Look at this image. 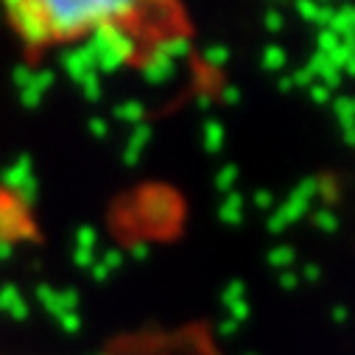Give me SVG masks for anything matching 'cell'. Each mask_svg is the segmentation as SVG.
<instances>
[{
    "mask_svg": "<svg viewBox=\"0 0 355 355\" xmlns=\"http://www.w3.org/2000/svg\"><path fill=\"white\" fill-rule=\"evenodd\" d=\"M42 17L51 31V42H73L78 37H90L96 28L118 23L132 26L143 12L140 3H40Z\"/></svg>",
    "mask_w": 355,
    "mask_h": 355,
    "instance_id": "1",
    "label": "cell"
},
{
    "mask_svg": "<svg viewBox=\"0 0 355 355\" xmlns=\"http://www.w3.org/2000/svg\"><path fill=\"white\" fill-rule=\"evenodd\" d=\"M87 51L93 56L96 73H115L118 67H123L132 56H135V37L129 34L126 26L110 23L96 28L90 37H87Z\"/></svg>",
    "mask_w": 355,
    "mask_h": 355,
    "instance_id": "2",
    "label": "cell"
},
{
    "mask_svg": "<svg viewBox=\"0 0 355 355\" xmlns=\"http://www.w3.org/2000/svg\"><path fill=\"white\" fill-rule=\"evenodd\" d=\"M3 12L9 15V23L15 26V31L20 34V40L28 48H45L51 42V31L48 23L42 17L40 3H28V0H15V3H6Z\"/></svg>",
    "mask_w": 355,
    "mask_h": 355,
    "instance_id": "3",
    "label": "cell"
},
{
    "mask_svg": "<svg viewBox=\"0 0 355 355\" xmlns=\"http://www.w3.org/2000/svg\"><path fill=\"white\" fill-rule=\"evenodd\" d=\"M0 188L6 193H12L23 207H34L37 196H40V182H37V173H34V165L26 154H20L12 165L3 168L0 173Z\"/></svg>",
    "mask_w": 355,
    "mask_h": 355,
    "instance_id": "4",
    "label": "cell"
},
{
    "mask_svg": "<svg viewBox=\"0 0 355 355\" xmlns=\"http://www.w3.org/2000/svg\"><path fill=\"white\" fill-rule=\"evenodd\" d=\"M316 191H319V182H316V180H302V182L291 191L288 202H283L280 207L272 210V216H269V232L277 235V232L288 230L291 224H297L300 218H305L308 210H311V202H313Z\"/></svg>",
    "mask_w": 355,
    "mask_h": 355,
    "instance_id": "5",
    "label": "cell"
},
{
    "mask_svg": "<svg viewBox=\"0 0 355 355\" xmlns=\"http://www.w3.org/2000/svg\"><path fill=\"white\" fill-rule=\"evenodd\" d=\"M34 224L28 216V207H23L12 193H6L0 188V243L12 241H23V238H34Z\"/></svg>",
    "mask_w": 355,
    "mask_h": 355,
    "instance_id": "6",
    "label": "cell"
},
{
    "mask_svg": "<svg viewBox=\"0 0 355 355\" xmlns=\"http://www.w3.org/2000/svg\"><path fill=\"white\" fill-rule=\"evenodd\" d=\"M34 297H37V302L51 313V316H59V313H78V294H76V288H53V286H48V283H42V286H37L34 288Z\"/></svg>",
    "mask_w": 355,
    "mask_h": 355,
    "instance_id": "7",
    "label": "cell"
},
{
    "mask_svg": "<svg viewBox=\"0 0 355 355\" xmlns=\"http://www.w3.org/2000/svg\"><path fill=\"white\" fill-rule=\"evenodd\" d=\"M53 70H48V67H40V70H34L31 73V81L20 90V104L26 107V110H40V104L45 101V96H48V90L53 87Z\"/></svg>",
    "mask_w": 355,
    "mask_h": 355,
    "instance_id": "8",
    "label": "cell"
},
{
    "mask_svg": "<svg viewBox=\"0 0 355 355\" xmlns=\"http://www.w3.org/2000/svg\"><path fill=\"white\" fill-rule=\"evenodd\" d=\"M62 67H64V73H67L76 84H78L84 76L96 73V64H93V56H90V51H87V45L67 48V51L62 53Z\"/></svg>",
    "mask_w": 355,
    "mask_h": 355,
    "instance_id": "9",
    "label": "cell"
},
{
    "mask_svg": "<svg viewBox=\"0 0 355 355\" xmlns=\"http://www.w3.org/2000/svg\"><path fill=\"white\" fill-rule=\"evenodd\" d=\"M0 313H6L9 319H17V322L28 319L31 311H28V302L20 294L17 286H3V288H0Z\"/></svg>",
    "mask_w": 355,
    "mask_h": 355,
    "instance_id": "10",
    "label": "cell"
},
{
    "mask_svg": "<svg viewBox=\"0 0 355 355\" xmlns=\"http://www.w3.org/2000/svg\"><path fill=\"white\" fill-rule=\"evenodd\" d=\"M173 70H176V62H171L159 51H151V56L143 62V78L151 84H165L173 76Z\"/></svg>",
    "mask_w": 355,
    "mask_h": 355,
    "instance_id": "11",
    "label": "cell"
},
{
    "mask_svg": "<svg viewBox=\"0 0 355 355\" xmlns=\"http://www.w3.org/2000/svg\"><path fill=\"white\" fill-rule=\"evenodd\" d=\"M308 70L313 73V78H316L319 84L330 87V90H338V84H341V78H344L341 70H336V67L327 62L324 53H313L311 62H308Z\"/></svg>",
    "mask_w": 355,
    "mask_h": 355,
    "instance_id": "12",
    "label": "cell"
},
{
    "mask_svg": "<svg viewBox=\"0 0 355 355\" xmlns=\"http://www.w3.org/2000/svg\"><path fill=\"white\" fill-rule=\"evenodd\" d=\"M121 266H123V252L121 249H110L107 254L96 257V263L90 266V277L96 283H104V280H110L121 269Z\"/></svg>",
    "mask_w": 355,
    "mask_h": 355,
    "instance_id": "13",
    "label": "cell"
},
{
    "mask_svg": "<svg viewBox=\"0 0 355 355\" xmlns=\"http://www.w3.org/2000/svg\"><path fill=\"white\" fill-rule=\"evenodd\" d=\"M148 143H151V126H146V123L135 126V132L129 135L126 148H123V162L126 165H137L140 162V154L146 151Z\"/></svg>",
    "mask_w": 355,
    "mask_h": 355,
    "instance_id": "14",
    "label": "cell"
},
{
    "mask_svg": "<svg viewBox=\"0 0 355 355\" xmlns=\"http://www.w3.org/2000/svg\"><path fill=\"white\" fill-rule=\"evenodd\" d=\"M327 28L347 40V37H355V6H341V9H333V17L327 23Z\"/></svg>",
    "mask_w": 355,
    "mask_h": 355,
    "instance_id": "15",
    "label": "cell"
},
{
    "mask_svg": "<svg viewBox=\"0 0 355 355\" xmlns=\"http://www.w3.org/2000/svg\"><path fill=\"white\" fill-rule=\"evenodd\" d=\"M202 146L207 154H218L224 148V123L218 121H207L202 129Z\"/></svg>",
    "mask_w": 355,
    "mask_h": 355,
    "instance_id": "16",
    "label": "cell"
},
{
    "mask_svg": "<svg viewBox=\"0 0 355 355\" xmlns=\"http://www.w3.org/2000/svg\"><path fill=\"white\" fill-rule=\"evenodd\" d=\"M218 218H221L224 224H230V227L241 224V218H243V196L230 193V196L221 202V207H218Z\"/></svg>",
    "mask_w": 355,
    "mask_h": 355,
    "instance_id": "17",
    "label": "cell"
},
{
    "mask_svg": "<svg viewBox=\"0 0 355 355\" xmlns=\"http://www.w3.org/2000/svg\"><path fill=\"white\" fill-rule=\"evenodd\" d=\"M333 115L341 123V132L349 129V126H355V98L352 96H338L333 101Z\"/></svg>",
    "mask_w": 355,
    "mask_h": 355,
    "instance_id": "18",
    "label": "cell"
},
{
    "mask_svg": "<svg viewBox=\"0 0 355 355\" xmlns=\"http://www.w3.org/2000/svg\"><path fill=\"white\" fill-rule=\"evenodd\" d=\"M266 260H269L272 269L288 272L291 266H294V260H297V252H294V246H275L269 254H266Z\"/></svg>",
    "mask_w": 355,
    "mask_h": 355,
    "instance_id": "19",
    "label": "cell"
},
{
    "mask_svg": "<svg viewBox=\"0 0 355 355\" xmlns=\"http://www.w3.org/2000/svg\"><path fill=\"white\" fill-rule=\"evenodd\" d=\"M115 118L123 121V123H135V126H140L143 118H146V107H143L140 101H123V104L115 107Z\"/></svg>",
    "mask_w": 355,
    "mask_h": 355,
    "instance_id": "20",
    "label": "cell"
},
{
    "mask_svg": "<svg viewBox=\"0 0 355 355\" xmlns=\"http://www.w3.org/2000/svg\"><path fill=\"white\" fill-rule=\"evenodd\" d=\"M260 62H263V67H266V70L277 73V70H283V67H286V62H288V53H286L280 45H266V48H263V56H260Z\"/></svg>",
    "mask_w": 355,
    "mask_h": 355,
    "instance_id": "21",
    "label": "cell"
},
{
    "mask_svg": "<svg viewBox=\"0 0 355 355\" xmlns=\"http://www.w3.org/2000/svg\"><path fill=\"white\" fill-rule=\"evenodd\" d=\"M78 90L87 101H98L101 98V76L98 73H90V76H84L78 81Z\"/></svg>",
    "mask_w": 355,
    "mask_h": 355,
    "instance_id": "22",
    "label": "cell"
},
{
    "mask_svg": "<svg viewBox=\"0 0 355 355\" xmlns=\"http://www.w3.org/2000/svg\"><path fill=\"white\" fill-rule=\"evenodd\" d=\"M73 246H76V249H96V246H98V232H96V227L81 224V227L76 230Z\"/></svg>",
    "mask_w": 355,
    "mask_h": 355,
    "instance_id": "23",
    "label": "cell"
},
{
    "mask_svg": "<svg viewBox=\"0 0 355 355\" xmlns=\"http://www.w3.org/2000/svg\"><path fill=\"white\" fill-rule=\"evenodd\" d=\"M238 173H241V171H238V165H232V162H230V165H224V168L216 173V180H213V182H216V188H218V191L230 193V191H232V185H235V180H238Z\"/></svg>",
    "mask_w": 355,
    "mask_h": 355,
    "instance_id": "24",
    "label": "cell"
},
{
    "mask_svg": "<svg viewBox=\"0 0 355 355\" xmlns=\"http://www.w3.org/2000/svg\"><path fill=\"white\" fill-rule=\"evenodd\" d=\"M246 300V286L241 283V280H232L224 291H221V302H224V308H230V305H235V302H243Z\"/></svg>",
    "mask_w": 355,
    "mask_h": 355,
    "instance_id": "25",
    "label": "cell"
},
{
    "mask_svg": "<svg viewBox=\"0 0 355 355\" xmlns=\"http://www.w3.org/2000/svg\"><path fill=\"white\" fill-rule=\"evenodd\" d=\"M338 45H341V37H336L330 28H319V34H316V48H319V51H316V53H324V56H327V53L336 51Z\"/></svg>",
    "mask_w": 355,
    "mask_h": 355,
    "instance_id": "26",
    "label": "cell"
},
{
    "mask_svg": "<svg viewBox=\"0 0 355 355\" xmlns=\"http://www.w3.org/2000/svg\"><path fill=\"white\" fill-rule=\"evenodd\" d=\"M205 62H207L210 67H224V64L230 62V48H227V45H210V48L205 51Z\"/></svg>",
    "mask_w": 355,
    "mask_h": 355,
    "instance_id": "27",
    "label": "cell"
},
{
    "mask_svg": "<svg viewBox=\"0 0 355 355\" xmlns=\"http://www.w3.org/2000/svg\"><path fill=\"white\" fill-rule=\"evenodd\" d=\"M311 218H313V224H316L322 232H336V230H338V218H336V213H330L327 207L316 210Z\"/></svg>",
    "mask_w": 355,
    "mask_h": 355,
    "instance_id": "28",
    "label": "cell"
},
{
    "mask_svg": "<svg viewBox=\"0 0 355 355\" xmlns=\"http://www.w3.org/2000/svg\"><path fill=\"white\" fill-rule=\"evenodd\" d=\"M56 319V324L67 333V336H76L78 330H81V313H59V316H53Z\"/></svg>",
    "mask_w": 355,
    "mask_h": 355,
    "instance_id": "29",
    "label": "cell"
},
{
    "mask_svg": "<svg viewBox=\"0 0 355 355\" xmlns=\"http://www.w3.org/2000/svg\"><path fill=\"white\" fill-rule=\"evenodd\" d=\"M308 96H311L313 104H330L333 101V90H330V87H324V84H319V81H313L308 87Z\"/></svg>",
    "mask_w": 355,
    "mask_h": 355,
    "instance_id": "30",
    "label": "cell"
},
{
    "mask_svg": "<svg viewBox=\"0 0 355 355\" xmlns=\"http://www.w3.org/2000/svg\"><path fill=\"white\" fill-rule=\"evenodd\" d=\"M263 26L269 28L272 34H277V31H283V28H286V17H283L277 9H269V12L263 15Z\"/></svg>",
    "mask_w": 355,
    "mask_h": 355,
    "instance_id": "31",
    "label": "cell"
},
{
    "mask_svg": "<svg viewBox=\"0 0 355 355\" xmlns=\"http://www.w3.org/2000/svg\"><path fill=\"white\" fill-rule=\"evenodd\" d=\"M316 78H313V73L308 70V64L305 67H300V70H294V76H291V84L294 87H300V90H308V87L313 84Z\"/></svg>",
    "mask_w": 355,
    "mask_h": 355,
    "instance_id": "32",
    "label": "cell"
},
{
    "mask_svg": "<svg viewBox=\"0 0 355 355\" xmlns=\"http://www.w3.org/2000/svg\"><path fill=\"white\" fill-rule=\"evenodd\" d=\"M31 73H34V70H31L28 64H17V67L12 70V81H15V87H17V93L31 81Z\"/></svg>",
    "mask_w": 355,
    "mask_h": 355,
    "instance_id": "33",
    "label": "cell"
},
{
    "mask_svg": "<svg viewBox=\"0 0 355 355\" xmlns=\"http://www.w3.org/2000/svg\"><path fill=\"white\" fill-rule=\"evenodd\" d=\"M87 129H90V135H93V137H98V140H104V137L110 135V123H107L104 118H90Z\"/></svg>",
    "mask_w": 355,
    "mask_h": 355,
    "instance_id": "34",
    "label": "cell"
},
{
    "mask_svg": "<svg viewBox=\"0 0 355 355\" xmlns=\"http://www.w3.org/2000/svg\"><path fill=\"white\" fill-rule=\"evenodd\" d=\"M297 15L302 17V20H308V23H316V17H319V6H313V3H297Z\"/></svg>",
    "mask_w": 355,
    "mask_h": 355,
    "instance_id": "35",
    "label": "cell"
},
{
    "mask_svg": "<svg viewBox=\"0 0 355 355\" xmlns=\"http://www.w3.org/2000/svg\"><path fill=\"white\" fill-rule=\"evenodd\" d=\"M254 207L257 210H275V196L269 191H257L254 193Z\"/></svg>",
    "mask_w": 355,
    "mask_h": 355,
    "instance_id": "36",
    "label": "cell"
},
{
    "mask_svg": "<svg viewBox=\"0 0 355 355\" xmlns=\"http://www.w3.org/2000/svg\"><path fill=\"white\" fill-rule=\"evenodd\" d=\"M297 283H300V277H297L291 269H288V272H280V286H283L286 291H294V288H297Z\"/></svg>",
    "mask_w": 355,
    "mask_h": 355,
    "instance_id": "37",
    "label": "cell"
},
{
    "mask_svg": "<svg viewBox=\"0 0 355 355\" xmlns=\"http://www.w3.org/2000/svg\"><path fill=\"white\" fill-rule=\"evenodd\" d=\"M241 330V324L238 322H232V319H227V322H221L218 324V336H224V338H230L232 333H238Z\"/></svg>",
    "mask_w": 355,
    "mask_h": 355,
    "instance_id": "38",
    "label": "cell"
},
{
    "mask_svg": "<svg viewBox=\"0 0 355 355\" xmlns=\"http://www.w3.org/2000/svg\"><path fill=\"white\" fill-rule=\"evenodd\" d=\"M224 101L227 104H238L241 101V93L235 90V87H224Z\"/></svg>",
    "mask_w": 355,
    "mask_h": 355,
    "instance_id": "39",
    "label": "cell"
},
{
    "mask_svg": "<svg viewBox=\"0 0 355 355\" xmlns=\"http://www.w3.org/2000/svg\"><path fill=\"white\" fill-rule=\"evenodd\" d=\"M302 280H319V266H305V269H302Z\"/></svg>",
    "mask_w": 355,
    "mask_h": 355,
    "instance_id": "40",
    "label": "cell"
},
{
    "mask_svg": "<svg viewBox=\"0 0 355 355\" xmlns=\"http://www.w3.org/2000/svg\"><path fill=\"white\" fill-rule=\"evenodd\" d=\"M129 252H132V254H135L137 260H143V257H148V246H146V243H135V246H132Z\"/></svg>",
    "mask_w": 355,
    "mask_h": 355,
    "instance_id": "41",
    "label": "cell"
},
{
    "mask_svg": "<svg viewBox=\"0 0 355 355\" xmlns=\"http://www.w3.org/2000/svg\"><path fill=\"white\" fill-rule=\"evenodd\" d=\"M341 76H352V78H355V56H352V59H349V62L344 64V70H341Z\"/></svg>",
    "mask_w": 355,
    "mask_h": 355,
    "instance_id": "42",
    "label": "cell"
},
{
    "mask_svg": "<svg viewBox=\"0 0 355 355\" xmlns=\"http://www.w3.org/2000/svg\"><path fill=\"white\" fill-rule=\"evenodd\" d=\"M333 319H336V322H347V311H344L341 305H338V308H333Z\"/></svg>",
    "mask_w": 355,
    "mask_h": 355,
    "instance_id": "43",
    "label": "cell"
},
{
    "mask_svg": "<svg viewBox=\"0 0 355 355\" xmlns=\"http://www.w3.org/2000/svg\"><path fill=\"white\" fill-rule=\"evenodd\" d=\"M344 143H349V146H355V126H349V129H344Z\"/></svg>",
    "mask_w": 355,
    "mask_h": 355,
    "instance_id": "44",
    "label": "cell"
},
{
    "mask_svg": "<svg viewBox=\"0 0 355 355\" xmlns=\"http://www.w3.org/2000/svg\"><path fill=\"white\" fill-rule=\"evenodd\" d=\"M12 254V246L9 243H0V260H6Z\"/></svg>",
    "mask_w": 355,
    "mask_h": 355,
    "instance_id": "45",
    "label": "cell"
},
{
    "mask_svg": "<svg viewBox=\"0 0 355 355\" xmlns=\"http://www.w3.org/2000/svg\"><path fill=\"white\" fill-rule=\"evenodd\" d=\"M291 87H294V84H291V78H283V81H280V90H283V93H288Z\"/></svg>",
    "mask_w": 355,
    "mask_h": 355,
    "instance_id": "46",
    "label": "cell"
},
{
    "mask_svg": "<svg viewBox=\"0 0 355 355\" xmlns=\"http://www.w3.org/2000/svg\"><path fill=\"white\" fill-rule=\"evenodd\" d=\"M146 355H159V352H146Z\"/></svg>",
    "mask_w": 355,
    "mask_h": 355,
    "instance_id": "47",
    "label": "cell"
}]
</instances>
